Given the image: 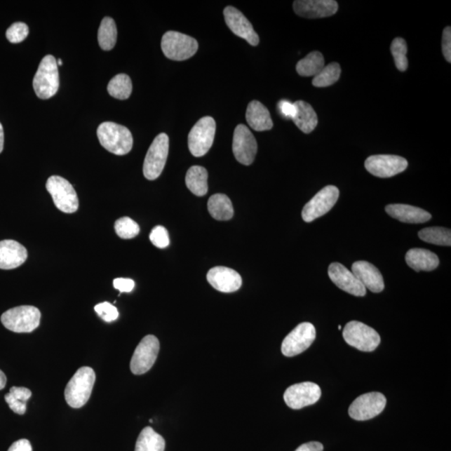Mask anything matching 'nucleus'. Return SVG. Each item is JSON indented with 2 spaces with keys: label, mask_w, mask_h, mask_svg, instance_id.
<instances>
[{
  "label": "nucleus",
  "mask_w": 451,
  "mask_h": 451,
  "mask_svg": "<svg viewBox=\"0 0 451 451\" xmlns=\"http://www.w3.org/2000/svg\"><path fill=\"white\" fill-rule=\"evenodd\" d=\"M150 240L152 244L156 248H168L170 244V238L168 230H166L163 226H156L152 231Z\"/></svg>",
  "instance_id": "obj_39"
},
{
  "label": "nucleus",
  "mask_w": 451,
  "mask_h": 451,
  "mask_svg": "<svg viewBox=\"0 0 451 451\" xmlns=\"http://www.w3.org/2000/svg\"><path fill=\"white\" fill-rule=\"evenodd\" d=\"M160 343L154 335L144 337L135 349L130 361V370L135 375L146 374L159 356Z\"/></svg>",
  "instance_id": "obj_10"
},
{
  "label": "nucleus",
  "mask_w": 451,
  "mask_h": 451,
  "mask_svg": "<svg viewBox=\"0 0 451 451\" xmlns=\"http://www.w3.org/2000/svg\"><path fill=\"white\" fill-rule=\"evenodd\" d=\"M95 310L96 314L104 321L107 323L115 321L119 317V312H118L117 309L113 304L108 303V302H104V303L95 305Z\"/></svg>",
  "instance_id": "obj_38"
},
{
  "label": "nucleus",
  "mask_w": 451,
  "mask_h": 451,
  "mask_svg": "<svg viewBox=\"0 0 451 451\" xmlns=\"http://www.w3.org/2000/svg\"><path fill=\"white\" fill-rule=\"evenodd\" d=\"M10 395L15 400L26 404L32 396V392L27 388L14 386L11 389Z\"/></svg>",
  "instance_id": "obj_41"
},
{
  "label": "nucleus",
  "mask_w": 451,
  "mask_h": 451,
  "mask_svg": "<svg viewBox=\"0 0 451 451\" xmlns=\"http://www.w3.org/2000/svg\"><path fill=\"white\" fill-rule=\"evenodd\" d=\"M341 328H342V327H341V325H339V330H341Z\"/></svg>",
  "instance_id": "obj_50"
},
{
  "label": "nucleus",
  "mask_w": 451,
  "mask_h": 451,
  "mask_svg": "<svg viewBox=\"0 0 451 451\" xmlns=\"http://www.w3.org/2000/svg\"><path fill=\"white\" fill-rule=\"evenodd\" d=\"M26 248L14 240L0 242V269L11 270L19 268L27 260Z\"/></svg>",
  "instance_id": "obj_21"
},
{
  "label": "nucleus",
  "mask_w": 451,
  "mask_h": 451,
  "mask_svg": "<svg viewBox=\"0 0 451 451\" xmlns=\"http://www.w3.org/2000/svg\"><path fill=\"white\" fill-rule=\"evenodd\" d=\"M161 50L168 59L182 61L190 59L198 50L196 39L177 32H166L161 39Z\"/></svg>",
  "instance_id": "obj_5"
},
{
  "label": "nucleus",
  "mask_w": 451,
  "mask_h": 451,
  "mask_svg": "<svg viewBox=\"0 0 451 451\" xmlns=\"http://www.w3.org/2000/svg\"><path fill=\"white\" fill-rule=\"evenodd\" d=\"M365 166L374 176L389 178L404 172L408 168V161L398 156L375 155L368 157Z\"/></svg>",
  "instance_id": "obj_15"
},
{
  "label": "nucleus",
  "mask_w": 451,
  "mask_h": 451,
  "mask_svg": "<svg viewBox=\"0 0 451 451\" xmlns=\"http://www.w3.org/2000/svg\"><path fill=\"white\" fill-rule=\"evenodd\" d=\"M391 53L397 69L400 72H405L408 68V59H407V43L404 39L396 38L391 43Z\"/></svg>",
  "instance_id": "obj_35"
},
{
  "label": "nucleus",
  "mask_w": 451,
  "mask_h": 451,
  "mask_svg": "<svg viewBox=\"0 0 451 451\" xmlns=\"http://www.w3.org/2000/svg\"><path fill=\"white\" fill-rule=\"evenodd\" d=\"M339 196L338 187L327 186L319 191L316 195L304 206L302 217L306 222H311L326 213L335 207Z\"/></svg>",
  "instance_id": "obj_12"
},
{
  "label": "nucleus",
  "mask_w": 451,
  "mask_h": 451,
  "mask_svg": "<svg viewBox=\"0 0 451 451\" xmlns=\"http://www.w3.org/2000/svg\"><path fill=\"white\" fill-rule=\"evenodd\" d=\"M62 64H63L62 60H61V59H59L58 60H57V65H60H60H62Z\"/></svg>",
  "instance_id": "obj_49"
},
{
  "label": "nucleus",
  "mask_w": 451,
  "mask_h": 451,
  "mask_svg": "<svg viewBox=\"0 0 451 451\" xmlns=\"http://www.w3.org/2000/svg\"><path fill=\"white\" fill-rule=\"evenodd\" d=\"M97 137L102 146L117 156L128 154L133 147V137L126 126L103 122L97 129Z\"/></svg>",
  "instance_id": "obj_1"
},
{
  "label": "nucleus",
  "mask_w": 451,
  "mask_h": 451,
  "mask_svg": "<svg viewBox=\"0 0 451 451\" xmlns=\"http://www.w3.org/2000/svg\"><path fill=\"white\" fill-rule=\"evenodd\" d=\"M216 133V122L211 116L201 118L188 135V147L192 156H203L211 149Z\"/></svg>",
  "instance_id": "obj_6"
},
{
  "label": "nucleus",
  "mask_w": 451,
  "mask_h": 451,
  "mask_svg": "<svg viewBox=\"0 0 451 451\" xmlns=\"http://www.w3.org/2000/svg\"><path fill=\"white\" fill-rule=\"evenodd\" d=\"M386 398L383 393L371 392L358 397L349 409L350 417L358 422H365L379 415L386 406Z\"/></svg>",
  "instance_id": "obj_11"
},
{
  "label": "nucleus",
  "mask_w": 451,
  "mask_h": 451,
  "mask_svg": "<svg viewBox=\"0 0 451 451\" xmlns=\"http://www.w3.org/2000/svg\"><path fill=\"white\" fill-rule=\"evenodd\" d=\"M169 137L161 133L154 139L144 161L143 174L148 180L153 181L161 176L168 160Z\"/></svg>",
  "instance_id": "obj_7"
},
{
  "label": "nucleus",
  "mask_w": 451,
  "mask_h": 451,
  "mask_svg": "<svg viewBox=\"0 0 451 451\" xmlns=\"http://www.w3.org/2000/svg\"><path fill=\"white\" fill-rule=\"evenodd\" d=\"M328 276L332 282L343 291L354 296L363 297L366 295V288L352 271L343 264L332 262L328 267Z\"/></svg>",
  "instance_id": "obj_17"
},
{
  "label": "nucleus",
  "mask_w": 451,
  "mask_h": 451,
  "mask_svg": "<svg viewBox=\"0 0 451 451\" xmlns=\"http://www.w3.org/2000/svg\"><path fill=\"white\" fill-rule=\"evenodd\" d=\"M165 447L164 438L152 427H146L139 435L135 451H164Z\"/></svg>",
  "instance_id": "obj_29"
},
{
  "label": "nucleus",
  "mask_w": 451,
  "mask_h": 451,
  "mask_svg": "<svg viewBox=\"0 0 451 451\" xmlns=\"http://www.w3.org/2000/svg\"><path fill=\"white\" fill-rule=\"evenodd\" d=\"M59 72L57 60L53 55L43 57L34 77L33 87L39 98L50 99L59 90Z\"/></svg>",
  "instance_id": "obj_3"
},
{
  "label": "nucleus",
  "mask_w": 451,
  "mask_h": 451,
  "mask_svg": "<svg viewBox=\"0 0 451 451\" xmlns=\"http://www.w3.org/2000/svg\"><path fill=\"white\" fill-rule=\"evenodd\" d=\"M406 264L416 271L435 270L440 264L439 257L436 253L423 248H413L407 252Z\"/></svg>",
  "instance_id": "obj_24"
},
{
  "label": "nucleus",
  "mask_w": 451,
  "mask_h": 451,
  "mask_svg": "<svg viewBox=\"0 0 451 451\" xmlns=\"http://www.w3.org/2000/svg\"><path fill=\"white\" fill-rule=\"evenodd\" d=\"M321 389L317 384L304 382L292 385L286 389L283 398L289 408L300 410L314 405L321 398Z\"/></svg>",
  "instance_id": "obj_14"
},
{
  "label": "nucleus",
  "mask_w": 451,
  "mask_h": 451,
  "mask_svg": "<svg viewBox=\"0 0 451 451\" xmlns=\"http://www.w3.org/2000/svg\"><path fill=\"white\" fill-rule=\"evenodd\" d=\"M29 32L27 25L22 23V22H17L7 29L6 37L11 43H19L27 38Z\"/></svg>",
  "instance_id": "obj_37"
},
{
  "label": "nucleus",
  "mask_w": 451,
  "mask_h": 451,
  "mask_svg": "<svg viewBox=\"0 0 451 451\" xmlns=\"http://www.w3.org/2000/svg\"><path fill=\"white\" fill-rule=\"evenodd\" d=\"M296 114L292 121L305 134L312 133L318 125V116L314 108L304 100L295 102Z\"/></svg>",
  "instance_id": "obj_26"
},
{
  "label": "nucleus",
  "mask_w": 451,
  "mask_h": 451,
  "mask_svg": "<svg viewBox=\"0 0 451 451\" xmlns=\"http://www.w3.org/2000/svg\"><path fill=\"white\" fill-rule=\"evenodd\" d=\"M8 451H32V446L28 440L22 439L15 441Z\"/></svg>",
  "instance_id": "obj_45"
},
{
  "label": "nucleus",
  "mask_w": 451,
  "mask_h": 451,
  "mask_svg": "<svg viewBox=\"0 0 451 451\" xmlns=\"http://www.w3.org/2000/svg\"><path fill=\"white\" fill-rule=\"evenodd\" d=\"M419 238L424 242L438 246L450 247L451 245L450 230L445 227H426L419 231Z\"/></svg>",
  "instance_id": "obj_32"
},
{
  "label": "nucleus",
  "mask_w": 451,
  "mask_h": 451,
  "mask_svg": "<svg viewBox=\"0 0 451 451\" xmlns=\"http://www.w3.org/2000/svg\"><path fill=\"white\" fill-rule=\"evenodd\" d=\"M107 90L112 97L126 100L130 97L133 92V82L127 74H119L109 82Z\"/></svg>",
  "instance_id": "obj_33"
},
{
  "label": "nucleus",
  "mask_w": 451,
  "mask_h": 451,
  "mask_svg": "<svg viewBox=\"0 0 451 451\" xmlns=\"http://www.w3.org/2000/svg\"><path fill=\"white\" fill-rule=\"evenodd\" d=\"M207 279L213 288L222 292L238 291L243 284L242 277L238 271L226 267H215L210 269Z\"/></svg>",
  "instance_id": "obj_20"
},
{
  "label": "nucleus",
  "mask_w": 451,
  "mask_h": 451,
  "mask_svg": "<svg viewBox=\"0 0 451 451\" xmlns=\"http://www.w3.org/2000/svg\"><path fill=\"white\" fill-rule=\"evenodd\" d=\"M7 378L2 370H0V391L6 387Z\"/></svg>",
  "instance_id": "obj_47"
},
{
  "label": "nucleus",
  "mask_w": 451,
  "mask_h": 451,
  "mask_svg": "<svg viewBox=\"0 0 451 451\" xmlns=\"http://www.w3.org/2000/svg\"><path fill=\"white\" fill-rule=\"evenodd\" d=\"M352 273L360 280L365 288L378 293L384 290V283L379 270L370 262L358 261L352 266Z\"/></svg>",
  "instance_id": "obj_22"
},
{
  "label": "nucleus",
  "mask_w": 451,
  "mask_h": 451,
  "mask_svg": "<svg viewBox=\"0 0 451 451\" xmlns=\"http://www.w3.org/2000/svg\"><path fill=\"white\" fill-rule=\"evenodd\" d=\"M4 129L1 123H0V153L2 152L4 149Z\"/></svg>",
  "instance_id": "obj_48"
},
{
  "label": "nucleus",
  "mask_w": 451,
  "mask_h": 451,
  "mask_svg": "<svg viewBox=\"0 0 451 451\" xmlns=\"http://www.w3.org/2000/svg\"><path fill=\"white\" fill-rule=\"evenodd\" d=\"M4 400H6L10 408L14 411L15 413L21 415L25 414L26 410H27V405H26L25 403L15 400V398L10 395V393L4 396Z\"/></svg>",
  "instance_id": "obj_42"
},
{
  "label": "nucleus",
  "mask_w": 451,
  "mask_h": 451,
  "mask_svg": "<svg viewBox=\"0 0 451 451\" xmlns=\"http://www.w3.org/2000/svg\"><path fill=\"white\" fill-rule=\"evenodd\" d=\"M223 14L227 25L236 36L246 39L253 46H257L260 43V36L254 30L250 21L238 8L227 6Z\"/></svg>",
  "instance_id": "obj_18"
},
{
  "label": "nucleus",
  "mask_w": 451,
  "mask_h": 451,
  "mask_svg": "<svg viewBox=\"0 0 451 451\" xmlns=\"http://www.w3.org/2000/svg\"><path fill=\"white\" fill-rule=\"evenodd\" d=\"M208 173L203 166H194L187 170L186 175V185L192 194L198 196H203L208 194Z\"/></svg>",
  "instance_id": "obj_28"
},
{
  "label": "nucleus",
  "mask_w": 451,
  "mask_h": 451,
  "mask_svg": "<svg viewBox=\"0 0 451 451\" xmlns=\"http://www.w3.org/2000/svg\"><path fill=\"white\" fill-rule=\"evenodd\" d=\"M115 230L121 238L131 239L139 234L140 227L133 219L124 217L116 222Z\"/></svg>",
  "instance_id": "obj_36"
},
{
  "label": "nucleus",
  "mask_w": 451,
  "mask_h": 451,
  "mask_svg": "<svg viewBox=\"0 0 451 451\" xmlns=\"http://www.w3.org/2000/svg\"><path fill=\"white\" fill-rule=\"evenodd\" d=\"M46 189L53 198L55 207L65 213H76L79 200L76 190L67 179L52 176L46 182Z\"/></svg>",
  "instance_id": "obj_9"
},
{
  "label": "nucleus",
  "mask_w": 451,
  "mask_h": 451,
  "mask_svg": "<svg viewBox=\"0 0 451 451\" xmlns=\"http://www.w3.org/2000/svg\"><path fill=\"white\" fill-rule=\"evenodd\" d=\"M95 382V371L90 367L80 368L65 388V398L67 404L74 409L84 406L89 400Z\"/></svg>",
  "instance_id": "obj_2"
},
{
  "label": "nucleus",
  "mask_w": 451,
  "mask_h": 451,
  "mask_svg": "<svg viewBox=\"0 0 451 451\" xmlns=\"http://www.w3.org/2000/svg\"><path fill=\"white\" fill-rule=\"evenodd\" d=\"M114 288L121 292H130L135 288V282L130 278H116L113 281Z\"/></svg>",
  "instance_id": "obj_44"
},
{
  "label": "nucleus",
  "mask_w": 451,
  "mask_h": 451,
  "mask_svg": "<svg viewBox=\"0 0 451 451\" xmlns=\"http://www.w3.org/2000/svg\"><path fill=\"white\" fill-rule=\"evenodd\" d=\"M316 338V330L310 323H302L283 341L282 353L293 357L307 350Z\"/></svg>",
  "instance_id": "obj_13"
},
{
  "label": "nucleus",
  "mask_w": 451,
  "mask_h": 451,
  "mask_svg": "<svg viewBox=\"0 0 451 451\" xmlns=\"http://www.w3.org/2000/svg\"><path fill=\"white\" fill-rule=\"evenodd\" d=\"M345 342L363 352H372L380 344V336L374 328L361 322L351 321L344 328Z\"/></svg>",
  "instance_id": "obj_8"
},
{
  "label": "nucleus",
  "mask_w": 451,
  "mask_h": 451,
  "mask_svg": "<svg viewBox=\"0 0 451 451\" xmlns=\"http://www.w3.org/2000/svg\"><path fill=\"white\" fill-rule=\"evenodd\" d=\"M246 119L251 128L256 131L269 130L274 126L269 109L257 100L248 104Z\"/></svg>",
  "instance_id": "obj_25"
},
{
  "label": "nucleus",
  "mask_w": 451,
  "mask_h": 451,
  "mask_svg": "<svg viewBox=\"0 0 451 451\" xmlns=\"http://www.w3.org/2000/svg\"><path fill=\"white\" fill-rule=\"evenodd\" d=\"M210 215L217 221H229L234 215L233 203L225 194H215L208 200Z\"/></svg>",
  "instance_id": "obj_27"
},
{
  "label": "nucleus",
  "mask_w": 451,
  "mask_h": 451,
  "mask_svg": "<svg viewBox=\"0 0 451 451\" xmlns=\"http://www.w3.org/2000/svg\"><path fill=\"white\" fill-rule=\"evenodd\" d=\"M325 59L321 52H311L296 65V71L301 76H315L325 67Z\"/></svg>",
  "instance_id": "obj_30"
},
{
  "label": "nucleus",
  "mask_w": 451,
  "mask_h": 451,
  "mask_svg": "<svg viewBox=\"0 0 451 451\" xmlns=\"http://www.w3.org/2000/svg\"><path fill=\"white\" fill-rule=\"evenodd\" d=\"M341 76V67L338 63H330L325 65L317 76L313 79V86L323 88L334 85Z\"/></svg>",
  "instance_id": "obj_34"
},
{
  "label": "nucleus",
  "mask_w": 451,
  "mask_h": 451,
  "mask_svg": "<svg viewBox=\"0 0 451 451\" xmlns=\"http://www.w3.org/2000/svg\"><path fill=\"white\" fill-rule=\"evenodd\" d=\"M233 152L239 163L253 164L257 152V143L251 130L245 125L236 127L234 135Z\"/></svg>",
  "instance_id": "obj_16"
},
{
  "label": "nucleus",
  "mask_w": 451,
  "mask_h": 451,
  "mask_svg": "<svg viewBox=\"0 0 451 451\" xmlns=\"http://www.w3.org/2000/svg\"><path fill=\"white\" fill-rule=\"evenodd\" d=\"M278 109L281 115L287 119H292L296 114L295 103H291L286 100H283L278 103Z\"/></svg>",
  "instance_id": "obj_43"
},
{
  "label": "nucleus",
  "mask_w": 451,
  "mask_h": 451,
  "mask_svg": "<svg viewBox=\"0 0 451 451\" xmlns=\"http://www.w3.org/2000/svg\"><path fill=\"white\" fill-rule=\"evenodd\" d=\"M41 314L34 306H19L2 314L1 322L7 330L15 332H32L39 325Z\"/></svg>",
  "instance_id": "obj_4"
},
{
  "label": "nucleus",
  "mask_w": 451,
  "mask_h": 451,
  "mask_svg": "<svg viewBox=\"0 0 451 451\" xmlns=\"http://www.w3.org/2000/svg\"><path fill=\"white\" fill-rule=\"evenodd\" d=\"M389 216L406 223H424L431 220V215L424 210L405 204H391L385 208Z\"/></svg>",
  "instance_id": "obj_23"
},
{
  "label": "nucleus",
  "mask_w": 451,
  "mask_h": 451,
  "mask_svg": "<svg viewBox=\"0 0 451 451\" xmlns=\"http://www.w3.org/2000/svg\"><path fill=\"white\" fill-rule=\"evenodd\" d=\"M293 10L304 18L321 19L335 15L339 4L334 0H297L293 2Z\"/></svg>",
  "instance_id": "obj_19"
},
{
  "label": "nucleus",
  "mask_w": 451,
  "mask_h": 451,
  "mask_svg": "<svg viewBox=\"0 0 451 451\" xmlns=\"http://www.w3.org/2000/svg\"><path fill=\"white\" fill-rule=\"evenodd\" d=\"M117 29L111 17H106L100 23L98 32V41L100 48L104 51H112L116 46Z\"/></svg>",
  "instance_id": "obj_31"
},
{
  "label": "nucleus",
  "mask_w": 451,
  "mask_h": 451,
  "mask_svg": "<svg viewBox=\"0 0 451 451\" xmlns=\"http://www.w3.org/2000/svg\"><path fill=\"white\" fill-rule=\"evenodd\" d=\"M323 445L319 442L312 441L309 442L299 446L295 451H323Z\"/></svg>",
  "instance_id": "obj_46"
},
{
  "label": "nucleus",
  "mask_w": 451,
  "mask_h": 451,
  "mask_svg": "<svg viewBox=\"0 0 451 451\" xmlns=\"http://www.w3.org/2000/svg\"><path fill=\"white\" fill-rule=\"evenodd\" d=\"M442 52L446 60L451 62V28L450 26L446 27L443 32L442 37Z\"/></svg>",
  "instance_id": "obj_40"
}]
</instances>
